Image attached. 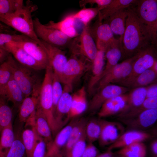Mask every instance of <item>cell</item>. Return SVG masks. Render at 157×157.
<instances>
[{
	"mask_svg": "<svg viewBox=\"0 0 157 157\" xmlns=\"http://www.w3.org/2000/svg\"><path fill=\"white\" fill-rule=\"evenodd\" d=\"M127 11L121 47L122 54L128 58L154 45L149 32L136 13L135 5L127 8Z\"/></svg>",
	"mask_w": 157,
	"mask_h": 157,
	"instance_id": "obj_1",
	"label": "cell"
},
{
	"mask_svg": "<svg viewBox=\"0 0 157 157\" xmlns=\"http://www.w3.org/2000/svg\"><path fill=\"white\" fill-rule=\"evenodd\" d=\"M38 8L30 1L17 10L13 13L0 18V22L22 34L41 44L34 31L32 14Z\"/></svg>",
	"mask_w": 157,
	"mask_h": 157,
	"instance_id": "obj_2",
	"label": "cell"
},
{
	"mask_svg": "<svg viewBox=\"0 0 157 157\" xmlns=\"http://www.w3.org/2000/svg\"><path fill=\"white\" fill-rule=\"evenodd\" d=\"M36 71L21 65L15 60L13 77L20 88L25 97L32 95L39 96L42 81Z\"/></svg>",
	"mask_w": 157,
	"mask_h": 157,
	"instance_id": "obj_3",
	"label": "cell"
},
{
	"mask_svg": "<svg viewBox=\"0 0 157 157\" xmlns=\"http://www.w3.org/2000/svg\"><path fill=\"white\" fill-rule=\"evenodd\" d=\"M45 72L39 95L38 105L44 113L51 130L53 135L56 134L53 109L52 82L53 71L49 64Z\"/></svg>",
	"mask_w": 157,
	"mask_h": 157,
	"instance_id": "obj_4",
	"label": "cell"
},
{
	"mask_svg": "<svg viewBox=\"0 0 157 157\" xmlns=\"http://www.w3.org/2000/svg\"><path fill=\"white\" fill-rule=\"evenodd\" d=\"M136 13L149 32L154 45L157 37V1L138 0L135 5Z\"/></svg>",
	"mask_w": 157,
	"mask_h": 157,
	"instance_id": "obj_5",
	"label": "cell"
},
{
	"mask_svg": "<svg viewBox=\"0 0 157 157\" xmlns=\"http://www.w3.org/2000/svg\"><path fill=\"white\" fill-rule=\"evenodd\" d=\"M92 62L85 57L72 54L68 59L60 79L64 85L73 88L74 83L84 74L91 69Z\"/></svg>",
	"mask_w": 157,
	"mask_h": 157,
	"instance_id": "obj_6",
	"label": "cell"
},
{
	"mask_svg": "<svg viewBox=\"0 0 157 157\" xmlns=\"http://www.w3.org/2000/svg\"><path fill=\"white\" fill-rule=\"evenodd\" d=\"M74 38L70 45L71 54L82 56L92 63L98 49L90 33L89 24L85 26L80 34Z\"/></svg>",
	"mask_w": 157,
	"mask_h": 157,
	"instance_id": "obj_7",
	"label": "cell"
},
{
	"mask_svg": "<svg viewBox=\"0 0 157 157\" xmlns=\"http://www.w3.org/2000/svg\"><path fill=\"white\" fill-rule=\"evenodd\" d=\"M33 22L35 32L40 40L60 48L70 45L72 39L60 31L42 24L37 17Z\"/></svg>",
	"mask_w": 157,
	"mask_h": 157,
	"instance_id": "obj_8",
	"label": "cell"
},
{
	"mask_svg": "<svg viewBox=\"0 0 157 157\" xmlns=\"http://www.w3.org/2000/svg\"><path fill=\"white\" fill-rule=\"evenodd\" d=\"M154 46L151 45L139 53L133 63L131 73L119 83L128 86L140 74L152 67L156 60Z\"/></svg>",
	"mask_w": 157,
	"mask_h": 157,
	"instance_id": "obj_9",
	"label": "cell"
},
{
	"mask_svg": "<svg viewBox=\"0 0 157 157\" xmlns=\"http://www.w3.org/2000/svg\"><path fill=\"white\" fill-rule=\"evenodd\" d=\"M139 53L115 66L99 81L97 84V91L110 83H118L127 77L131 73L133 63Z\"/></svg>",
	"mask_w": 157,
	"mask_h": 157,
	"instance_id": "obj_10",
	"label": "cell"
},
{
	"mask_svg": "<svg viewBox=\"0 0 157 157\" xmlns=\"http://www.w3.org/2000/svg\"><path fill=\"white\" fill-rule=\"evenodd\" d=\"M72 88L64 86L62 95L57 103L54 114L56 134L71 120L69 113L72 99Z\"/></svg>",
	"mask_w": 157,
	"mask_h": 157,
	"instance_id": "obj_11",
	"label": "cell"
},
{
	"mask_svg": "<svg viewBox=\"0 0 157 157\" xmlns=\"http://www.w3.org/2000/svg\"><path fill=\"white\" fill-rule=\"evenodd\" d=\"M90 30L98 50L105 51L109 46L117 40L105 21L98 19L92 27H90Z\"/></svg>",
	"mask_w": 157,
	"mask_h": 157,
	"instance_id": "obj_12",
	"label": "cell"
},
{
	"mask_svg": "<svg viewBox=\"0 0 157 157\" xmlns=\"http://www.w3.org/2000/svg\"><path fill=\"white\" fill-rule=\"evenodd\" d=\"M99 119L101 131L98 140L100 146L111 145L124 132V128L120 123Z\"/></svg>",
	"mask_w": 157,
	"mask_h": 157,
	"instance_id": "obj_13",
	"label": "cell"
},
{
	"mask_svg": "<svg viewBox=\"0 0 157 157\" xmlns=\"http://www.w3.org/2000/svg\"><path fill=\"white\" fill-rule=\"evenodd\" d=\"M129 89L125 87L109 84L94 94L88 106L89 111L94 112L99 110L103 104L109 99L124 94Z\"/></svg>",
	"mask_w": 157,
	"mask_h": 157,
	"instance_id": "obj_14",
	"label": "cell"
},
{
	"mask_svg": "<svg viewBox=\"0 0 157 157\" xmlns=\"http://www.w3.org/2000/svg\"><path fill=\"white\" fill-rule=\"evenodd\" d=\"M40 40V45L44 48L47 53L49 64L53 73L58 76L60 81L68 60L65 52L60 48Z\"/></svg>",
	"mask_w": 157,
	"mask_h": 157,
	"instance_id": "obj_15",
	"label": "cell"
},
{
	"mask_svg": "<svg viewBox=\"0 0 157 157\" xmlns=\"http://www.w3.org/2000/svg\"><path fill=\"white\" fill-rule=\"evenodd\" d=\"M4 49L12 55L20 64L25 67L39 71L46 68L40 64L15 42L6 44Z\"/></svg>",
	"mask_w": 157,
	"mask_h": 157,
	"instance_id": "obj_16",
	"label": "cell"
},
{
	"mask_svg": "<svg viewBox=\"0 0 157 157\" xmlns=\"http://www.w3.org/2000/svg\"><path fill=\"white\" fill-rule=\"evenodd\" d=\"M129 98V94L124 93L109 99L99 110L98 116L102 118L124 112L127 107Z\"/></svg>",
	"mask_w": 157,
	"mask_h": 157,
	"instance_id": "obj_17",
	"label": "cell"
},
{
	"mask_svg": "<svg viewBox=\"0 0 157 157\" xmlns=\"http://www.w3.org/2000/svg\"><path fill=\"white\" fill-rule=\"evenodd\" d=\"M157 119V108L146 110L133 117L120 120L129 127L138 130L148 128Z\"/></svg>",
	"mask_w": 157,
	"mask_h": 157,
	"instance_id": "obj_18",
	"label": "cell"
},
{
	"mask_svg": "<svg viewBox=\"0 0 157 157\" xmlns=\"http://www.w3.org/2000/svg\"><path fill=\"white\" fill-rule=\"evenodd\" d=\"M15 42L46 68L49 65L48 57L45 50L37 42L29 39Z\"/></svg>",
	"mask_w": 157,
	"mask_h": 157,
	"instance_id": "obj_19",
	"label": "cell"
},
{
	"mask_svg": "<svg viewBox=\"0 0 157 157\" xmlns=\"http://www.w3.org/2000/svg\"><path fill=\"white\" fill-rule=\"evenodd\" d=\"M151 134L147 132L137 130H133L124 132L114 143L110 145L108 149L112 150L121 148L132 144L142 142L149 139Z\"/></svg>",
	"mask_w": 157,
	"mask_h": 157,
	"instance_id": "obj_20",
	"label": "cell"
},
{
	"mask_svg": "<svg viewBox=\"0 0 157 157\" xmlns=\"http://www.w3.org/2000/svg\"><path fill=\"white\" fill-rule=\"evenodd\" d=\"M33 127L38 134L46 142L47 150L52 143L53 136L47 119L38 105L36 110L34 124Z\"/></svg>",
	"mask_w": 157,
	"mask_h": 157,
	"instance_id": "obj_21",
	"label": "cell"
},
{
	"mask_svg": "<svg viewBox=\"0 0 157 157\" xmlns=\"http://www.w3.org/2000/svg\"><path fill=\"white\" fill-rule=\"evenodd\" d=\"M105 51L98 50L96 56L92 63L91 74L88 85V91L92 94L100 79L105 65Z\"/></svg>",
	"mask_w": 157,
	"mask_h": 157,
	"instance_id": "obj_22",
	"label": "cell"
},
{
	"mask_svg": "<svg viewBox=\"0 0 157 157\" xmlns=\"http://www.w3.org/2000/svg\"><path fill=\"white\" fill-rule=\"evenodd\" d=\"M87 120L84 118H78L73 127L66 144L60 150L64 157H72V148L85 130Z\"/></svg>",
	"mask_w": 157,
	"mask_h": 157,
	"instance_id": "obj_23",
	"label": "cell"
},
{
	"mask_svg": "<svg viewBox=\"0 0 157 157\" xmlns=\"http://www.w3.org/2000/svg\"><path fill=\"white\" fill-rule=\"evenodd\" d=\"M78 119L76 118L72 119L56 133L51 145L47 150V157H49L55 152L60 151L66 144L71 131Z\"/></svg>",
	"mask_w": 157,
	"mask_h": 157,
	"instance_id": "obj_24",
	"label": "cell"
},
{
	"mask_svg": "<svg viewBox=\"0 0 157 157\" xmlns=\"http://www.w3.org/2000/svg\"><path fill=\"white\" fill-rule=\"evenodd\" d=\"M127 15V8L117 11L104 20L109 25L113 34L119 36V40L121 46Z\"/></svg>",
	"mask_w": 157,
	"mask_h": 157,
	"instance_id": "obj_25",
	"label": "cell"
},
{
	"mask_svg": "<svg viewBox=\"0 0 157 157\" xmlns=\"http://www.w3.org/2000/svg\"><path fill=\"white\" fill-rule=\"evenodd\" d=\"M45 24L49 27L60 31L71 39L76 38L80 34L72 14L67 16L59 22H55L50 21Z\"/></svg>",
	"mask_w": 157,
	"mask_h": 157,
	"instance_id": "obj_26",
	"label": "cell"
},
{
	"mask_svg": "<svg viewBox=\"0 0 157 157\" xmlns=\"http://www.w3.org/2000/svg\"><path fill=\"white\" fill-rule=\"evenodd\" d=\"M88 107L85 88L83 86L72 94L69 113L70 119L77 118L81 115Z\"/></svg>",
	"mask_w": 157,
	"mask_h": 157,
	"instance_id": "obj_27",
	"label": "cell"
},
{
	"mask_svg": "<svg viewBox=\"0 0 157 157\" xmlns=\"http://www.w3.org/2000/svg\"><path fill=\"white\" fill-rule=\"evenodd\" d=\"M122 55V47L119 40L117 39L109 46L105 51V58L106 60V63L100 79L118 64Z\"/></svg>",
	"mask_w": 157,
	"mask_h": 157,
	"instance_id": "obj_28",
	"label": "cell"
},
{
	"mask_svg": "<svg viewBox=\"0 0 157 157\" xmlns=\"http://www.w3.org/2000/svg\"><path fill=\"white\" fill-rule=\"evenodd\" d=\"M1 97L6 101L11 102L15 107L18 108L25 97L20 88L13 77L8 83Z\"/></svg>",
	"mask_w": 157,
	"mask_h": 157,
	"instance_id": "obj_29",
	"label": "cell"
},
{
	"mask_svg": "<svg viewBox=\"0 0 157 157\" xmlns=\"http://www.w3.org/2000/svg\"><path fill=\"white\" fill-rule=\"evenodd\" d=\"M39 96L32 95L25 97L19 108L18 118L20 123H26L36 111Z\"/></svg>",
	"mask_w": 157,
	"mask_h": 157,
	"instance_id": "obj_30",
	"label": "cell"
},
{
	"mask_svg": "<svg viewBox=\"0 0 157 157\" xmlns=\"http://www.w3.org/2000/svg\"><path fill=\"white\" fill-rule=\"evenodd\" d=\"M137 1L135 0H112L106 8L99 12L98 19L103 21L121 10L135 5Z\"/></svg>",
	"mask_w": 157,
	"mask_h": 157,
	"instance_id": "obj_31",
	"label": "cell"
},
{
	"mask_svg": "<svg viewBox=\"0 0 157 157\" xmlns=\"http://www.w3.org/2000/svg\"><path fill=\"white\" fill-rule=\"evenodd\" d=\"M15 60L11 55L0 64V97L8 83L13 77V67Z\"/></svg>",
	"mask_w": 157,
	"mask_h": 157,
	"instance_id": "obj_32",
	"label": "cell"
},
{
	"mask_svg": "<svg viewBox=\"0 0 157 157\" xmlns=\"http://www.w3.org/2000/svg\"><path fill=\"white\" fill-rule=\"evenodd\" d=\"M40 137L33 127L24 129L21 133V137L25 148L27 157H31Z\"/></svg>",
	"mask_w": 157,
	"mask_h": 157,
	"instance_id": "obj_33",
	"label": "cell"
},
{
	"mask_svg": "<svg viewBox=\"0 0 157 157\" xmlns=\"http://www.w3.org/2000/svg\"><path fill=\"white\" fill-rule=\"evenodd\" d=\"M157 108V97L147 98L140 106L119 115L120 119H126L135 117L144 111Z\"/></svg>",
	"mask_w": 157,
	"mask_h": 157,
	"instance_id": "obj_34",
	"label": "cell"
},
{
	"mask_svg": "<svg viewBox=\"0 0 157 157\" xmlns=\"http://www.w3.org/2000/svg\"><path fill=\"white\" fill-rule=\"evenodd\" d=\"M0 135V157H5L15 139L12 123L4 128Z\"/></svg>",
	"mask_w": 157,
	"mask_h": 157,
	"instance_id": "obj_35",
	"label": "cell"
},
{
	"mask_svg": "<svg viewBox=\"0 0 157 157\" xmlns=\"http://www.w3.org/2000/svg\"><path fill=\"white\" fill-rule=\"evenodd\" d=\"M146 91L147 88L144 87L134 88L129 93L128 103L126 110L121 113L140 105L146 99Z\"/></svg>",
	"mask_w": 157,
	"mask_h": 157,
	"instance_id": "obj_36",
	"label": "cell"
},
{
	"mask_svg": "<svg viewBox=\"0 0 157 157\" xmlns=\"http://www.w3.org/2000/svg\"><path fill=\"white\" fill-rule=\"evenodd\" d=\"M99 10L97 7L84 8L72 14L74 18L85 26L89 24L90 21L98 14Z\"/></svg>",
	"mask_w": 157,
	"mask_h": 157,
	"instance_id": "obj_37",
	"label": "cell"
},
{
	"mask_svg": "<svg viewBox=\"0 0 157 157\" xmlns=\"http://www.w3.org/2000/svg\"><path fill=\"white\" fill-rule=\"evenodd\" d=\"M157 76V73L151 68L138 76L128 86L134 88L144 87L153 82Z\"/></svg>",
	"mask_w": 157,
	"mask_h": 157,
	"instance_id": "obj_38",
	"label": "cell"
},
{
	"mask_svg": "<svg viewBox=\"0 0 157 157\" xmlns=\"http://www.w3.org/2000/svg\"><path fill=\"white\" fill-rule=\"evenodd\" d=\"M12 110L4 98L0 97V134L2 130L12 123Z\"/></svg>",
	"mask_w": 157,
	"mask_h": 157,
	"instance_id": "obj_39",
	"label": "cell"
},
{
	"mask_svg": "<svg viewBox=\"0 0 157 157\" xmlns=\"http://www.w3.org/2000/svg\"><path fill=\"white\" fill-rule=\"evenodd\" d=\"M100 131L99 119L93 118L88 120L85 126V133L88 143H93L98 140Z\"/></svg>",
	"mask_w": 157,
	"mask_h": 157,
	"instance_id": "obj_40",
	"label": "cell"
},
{
	"mask_svg": "<svg viewBox=\"0 0 157 157\" xmlns=\"http://www.w3.org/2000/svg\"><path fill=\"white\" fill-rule=\"evenodd\" d=\"M25 148L21 137V132L19 131L15 135L12 146L5 157H25Z\"/></svg>",
	"mask_w": 157,
	"mask_h": 157,
	"instance_id": "obj_41",
	"label": "cell"
},
{
	"mask_svg": "<svg viewBox=\"0 0 157 157\" xmlns=\"http://www.w3.org/2000/svg\"><path fill=\"white\" fill-rule=\"evenodd\" d=\"M23 5L22 0H0V18L13 13Z\"/></svg>",
	"mask_w": 157,
	"mask_h": 157,
	"instance_id": "obj_42",
	"label": "cell"
},
{
	"mask_svg": "<svg viewBox=\"0 0 157 157\" xmlns=\"http://www.w3.org/2000/svg\"><path fill=\"white\" fill-rule=\"evenodd\" d=\"M62 84L58 76L53 73L52 87L54 116L57 105L63 92V88L62 87Z\"/></svg>",
	"mask_w": 157,
	"mask_h": 157,
	"instance_id": "obj_43",
	"label": "cell"
},
{
	"mask_svg": "<svg viewBox=\"0 0 157 157\" xmlns=\"http://www.w3.org/2000/svg\"><path fill=\"white\" fill-rule=\"evenodd\" d=\"M126 147L129 157H146V147L142 142H136Z\"/></svg>",
	"mask_w": 157,
	"mask_h": 157,
	"instance_id": "obj_44",
	"label": "cell"
},
{
	"mask_svg": "<svg viewBox=\"0 0 157 157\" xmlns=\"http://www.w3.org/2000/svg\"><path fill=\"white\" fill-rule=\"evenodd\" d=\"M30 39L23 34L0 33V47L4 49V46L11 42L20 41Z\"/></svg>",
	"mask_w": 157,
	"mask_h": 157,
	"instance_id": "obj_45",
	"label": "cell"
},
{
	"mask_svg": "<svg viewBox=\"0 0 157 157\" xmlns=\"http://www.w3.org/2000/svg\"><path fill=\"white\" fill-rule=\"evenodd\" d=\"M85 130L73 146L72 151V157H81L87 144Z\"/></svg>",
	"mask_w": 157,
	"mask_h": 157,
	"instance_id": "obj_46",
	"label": "cell"
},
{
	"mask_svg": "<svg viewBox=\"0 0 157 157\" xmlns=\"http://www.w3.org/2000/svg\"><path fill=\"white\" fill-rule=\"evenodd\" d=\"M47 145L44 140L40 137L32 152L31 157H47Z\"/></svg>",
	"mask_w": 157,
	"mask_h": 157,
	"instance_id": "obj_47",
	"label": "cell"
},
{
	"mask_svg": "<svg viewBox=\"0 0 157 157\" xmlns=\"http://www.w3.org/2000/svg\"><path fill=\"white\" fill-rule=\"evenodd\" d=\"M112 0H82L79 2L81 7H84L88 4H96L99 11L106 8Z\"/></svg>",
	"mask_w": 157,
	"mask_h": 157,
	"instance_id": "obj_48",
	"label": "cell"
},
{
	"mask_svg": "<svg viewBox=\"0 0 157 157\" xmlns=\"http://www.w3.org/2000/svg\"><path fill=\"white\" fill-rule=\"evenodd\" d=\"M99 151L93 143L86 144L81 157H96L99 154Z\"/></svg>",
	"mask_w": 157,
	"mask_h": 157,
	"instance_id": "obj_49",
	"label": "cell"
},
{
	"mask_svg": "<svg viewBox=\"0 0 157 157\" xmlns=\"http://www.w3.org/2000/svg\"><path fill=\"white\" fill-rule=\"evenodd\" d=\"M157 97V85L154 84L147 87L146 99Z\"/></svg>",
	"mask_w": 157,
	"mask_h": 157,
	"instance_id": "obj_50",
	"label": "cell"
},
{
	"mask_svg": "<svg viewBox=\"0 0 157 157\" xmlns=\"http://www.w3.org/2000/svg\"><path fill=\"white\" fill-rule=\"evenodd\" d=\"M9 54L6 50L0 47V64L6 60Z\"/></svg>",
	"mask_w": 157,
	"mask_h": 157,
	"instance_id": "obj_51",
	"label": "cell"
},
{
	"mask_svg": "<svg viewBox=\"0 0 157 157\" xmlns=\"http://www.w3.org/2000/svg\"><path fill=\"white\" fill-rule=\"evenodd\" d=\"M0 33H13L10 28L0 22Z\"/></svg>",
	"mask_w": 157,
	"mask_h": 157,
	"instance_id": "obj_52",
	"label": "cell"
},
{
	"mask_svg": "<svg viewBox=\"0 0 157 157\" xmlns=\"http://www.w3.org/2000/svg\"><path fill=\"white\" fill-rule=\"evenodd\" d=\"M96 157H114V154L112 150L108 149L106 152L99 154Z\"/></svg>",
	"mask_w": 157,
	"mask_h": 157,
	"instance_id": "obj_53",
	"label": "cell"
},
{
	"mask_svg": "<svg viewBox=\"0 0 157 157\" xmlns=\"http://www.w3.org/2000/svg\"><path fill=\"white\" fill-rule=\"evenodd\" d=\"M151 151L153 154L157 156V141L155 140L152 143L151 145Z\"/></svg>",
	"mask_w": 157,
	"mask_h": 157,
	"instance_id": "obj_54",
	"label": "cell"
},
{
	"mask_svg": "<svg viewBox=\"0 0 157 157\" xmlns=\"http://www.w3.org/2000/svg\"><path fill=\"white\" fill-rule=\"evenodd\" d=\"M49 157H64L60 151L55 152L52 154Z\"/></svg>",
	"mask_w": 157,
	"mask_h": 157,
	"instance_id": "obj_55",
	"label": "cell"
},
{
	"mask_svg": "<svg viewBox=\"0 0 157 157\" xmlns=\"http://www.w3.org/2000/svg\"><path fill=\"white\" fill-rule=\"evenodd\" d=\"M151 68L154 70V71L157 73V61L156 60L155 61L153 65Z\"/></svg>",
	"mask_w": 157,
	"mask_h": 157,
	"instance_id": "obj_56",
	"label": "cell"
},
{
	"mask_svg": "<svg viewBox=\"0 0 157 157\" xmlns=\"http://www.w3.org/2000/svg\"><path fill=\"white\" fill-rule=\"evenodd\" d=\"M114 157H127L125 156L117 154H114Z\"/></svg>",
	"mask_w": 157,
	"mask_h": 157,
	"instance_id": "obj_57",
	"label": "cell"
},
{
	"mask_svg": "<svg viewBox=\"0 0 157 157\" xmlns=\"http://www.w3.org/2000/svg\"><path fill=\"white\" fill-rule=\"evenodd\" d=\"M155 157H157V156H155Z\"/></svg>",
	"mask_w": 157,
	"mask_h": 157,
	"instance_id": "obj_58",
	"label": "cell"
}]
</instances>
